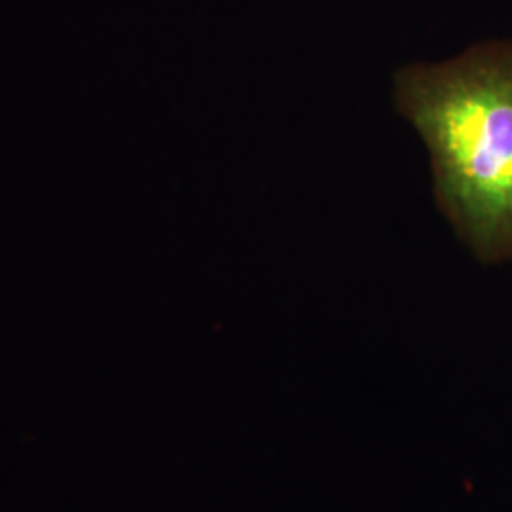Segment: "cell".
I'll return each mask as SVG.
<instances>
[{
  "mask_svg": "<svg viewBox=\"0 0 512 512\" xmlns=\"http://www.w3.org/2000/svg\"><path fill=\"white\" fill-rule=\"evenodd\" d=\"M397 109L429 148L440 211L484 262L512 260V40L395 78Z\"/></svg>",
  "mask_w": 512,
  "mask_h": 512,
  "instance_id": "1",
  "label": "cell"
}]
</instances>
